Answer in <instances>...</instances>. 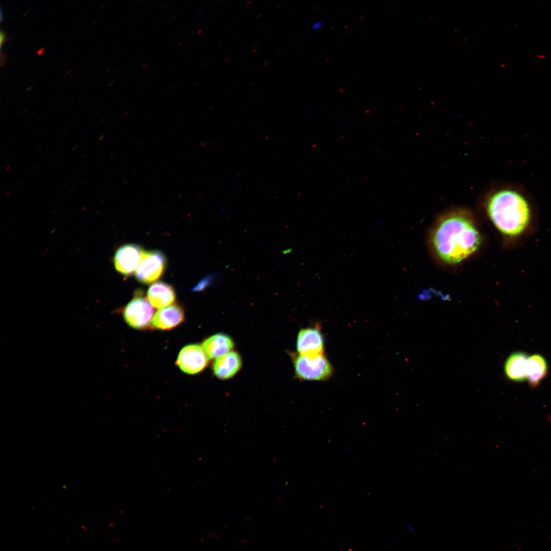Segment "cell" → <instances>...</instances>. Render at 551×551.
<instances>
[{"label":"cell","mask_w":551,"mask_h":551,"mask_svg":"<svg viewBox=\"0 0 551 551\" xmlns=\"http://www.w3.org/2000/svg\"><path fill=\"white\" fill-rule=\"evenodd\" d=\"M218 277V274L216 272L208 275L201 281L196 287H195V289L202 290L211 286L216 282Z\"/></svg>","instance_id":"cell-15"},{"label":"cell","mask_w":551,"mask_h":551,"mask_svg":"<svg viewBox=\"0 0 551 551\" xmlns=\"http://www.w3.org/2000/svg\"><path fill=\"white\" fill-rule=\"evenodd\" d=\"M242 360L239 354L231 351L215 360L212 369L214 375L221 380L232 378L240 370Z\"/></svg>","instance_id":"cell-10"},{"label":"cell","mask_w":551,"mask_h":551,"mask_svg":"<svg viewBox=\"0 0 551 551\" xmlns=\"http://www.w3.org/2000/svg\"><path fill=\"white\" fill-rule=\"evenodd\" d=\"M184 320L183 308L178 305H172L156 312L152 321V327L157 330H170L181 324Z\"/></svg>","instance_id":"cell-9"},{"label":"cell","mask_w":551,"mask_h":551,"mask_svg":"<svg viewBox=\"0 0 551 551\" xmlns=\"http://www.w3.org/2000/svg\"><path fill=\"white\" fill-rule=\"evenodd\" d=\"M144 250L135 244H127L119 247L114 257L115 269L124 276H130L138 267Z\"/></svg>","instance_id":"cell-7"},{"label":"cell","mask_w":551,"mask_h":551,"mask_svg":"<svg viewBox=\"0 0 551 551\" xmlns=\"http://www.w3.org/2000/svg\"><path fill=\"white\" fill-rule=\"evenodd\" d=\"M431 242L441 261L454 265L479 249L482 236L471 214L458 209L450 210L439 218L432 231Z\"/></svg>","instance_id":"cell-2"},{"label":"cell","mask_w":551,"mask_h":551,"mask_svg":"<svg viewBox=\"0 0 551 551\" xmlns=\"http://www.w3.org/2000/svg\"><path fill=\"white\" fill-rule=\"evenodd\" d=\"M147 296L151 304L157 309H162L172 304L176 298L173 287L163 282L153 284L148 289Z\"/></svg>","instance_id":"cell-12"},{"label":"cell","mask_w":551,"mask_h":551,"mask_svg":"<svg viewBox=\"0 0 551 551\" xmlns=\"http://www.w3.org/2000/svg\"><path fill=\"white\" fill-rule=\"evenodd\" d=\"M547 363L541 355L534 354L528 357L527 368V380L532 386H536L547 373Z\"/></svg>","instance_id":"cell-14"},{"label":"cell","mask_w":551,"mask_h":551,"mask_svg":"<svg viewBox=\"0 0 551 551\" xmlns=\"http://www.w3.org/2000/svg\"><path fill=\"white\" fill-rule=\"evenodd\" d=\"M208 359L202 346L191 344L180 350L176 364L184 372L194 374L205 368L208 363Z\"/></svg>","instance_id":"cell-6"},{"label":"cell","mask_w":551,"mask_h":551,"mask_svg":"<svg viewBox=\"0 0 551 551\" xmlns=\"http://www.w3.org/2000/svg\"><path fill=\"white\" fill-rule=\"evenodd\" d=\"M140 290L135 292L133 298L123 308L122 316L131 327L138 330L149 327L154 317V310Z\"/></svg>","instance_id":"cell-4"},{"label":"cell","mask_w":551,"mask_h":551,"mask_svg":"<svg viewBox=\"0 0 551 551\" xmlns=\"http://www.w3.org/2000/svg\"><path fill=\"white\" fill-rule=\"evenodd\" d=\"M0 14H1V15H0V21H1V22H2V21L3 20V15H2V8L1 5V7H0Z\"/></svg>","instance_id":"cell-18"},{"label":"cell","mask_w":551,"mask_h":551,"mask_svg":"<svg viewBox=\"0 0 551 551\" xmlns=\"http://www.w3.org/2000/svg\"><path fill=\"white\" fill-rule=\"evenodd\" d=\"M7 40L6 33L2 30L0 32V46L2 47L3 43Z\"/></svg>","instance_id":"cell-17"},{"label":"cell","mask_w":551,"mask_h":551,"mask_svg":"<svg viewBox=\"0 0 551 551\" xmlns=\"http://www.w3.org/2000/svg\"><path fill=\"white\" fill-rule=\"evenodd\" d=\"M488 216L506 245L519 248L536 233L538 216L525 193L512 187L497 189L486 201Z\"/></svg>","instance_id":"cell-1"},{"label":"cell","mask_w":551,"mask_h":551,"mask_svg":"<svg viewBox=\"0 0 551 551\" xmlns=\"http://www.w3.org/2000/svg\"><path fill=\"white\" fill-rule=\"evenodd\" d=\"M234 343L228 335L222 333L214 334L205 339L202 344L209 358L217 359L231 352Z\"/></svg>","instance_id":"cell-11"},{"label":"cell","mask_w":551,"mask_h":551,"mask_svg":"<svg viewBox=\"0 0 551 551\" xmlns=\"http://www.w3.org/2000/svg\"><path fill=\"white\" fill-rule=\"evenodd\" d=\"M528 357L524 353L517 352L507 358L504 369L509 379L515 382H522L527 379Z\"/></svg>","instance_id":"cell-13"},{"label":"cell","mask_w":551,"mask_h":551,"mask_svg":"<svg viewBox=\"0 0 551 551\" xmlns=\"http://www.w3.org/2000/svg\"><path fill=\"white\" fill-rule=\"evenodd\" d=\"M293 363L295 373L302 380L325 381L333 374V368L324 354H299L294 358Z\"/></svg>","instance_id":"cell-3"},{"label":"cell","mask_w":551,"mask_h":551,"mask_svg":"<svg viewBox=\"0 0 551 551\" xmlns=\"http://www.w3.org/2000/svg\"><path fill=\"white\" fill-rule=\"evenodd\" d=\"M166 265L164 255L159 251H144L135 275L137 280L143 284H149L162 276Z\"/></svg>","instance_id":"cell-5"},{"label":"cell","mask_w":551,"mask_h":551,"mask_svg":"<svg viewBox=\"0 0 551 551\" xmlns=\"http://www.w3.org/2000/svg\"><path fill=\"white\" fill-rule=\"evenodd\" d=\"M324 22L321 20H316L314 21L311 25V29L313 31H317L320 29L323 26Z\"/></svg>","instance_id":"cell-16"},{"label":"cell","mask_w":551,"mask_h":551,"mask_svg":"<svg viewBox=\"0 0 551 551\" xmlns=\"http://www.w3.org/2000/svg\"><path fill=\"white\" fill-rule=\"evenodd\" d=\"M297 350L302 355L314 356L323 354L324 340L318 327L301 329L297 335Z\"/></svg>","instance_id":"cell-8"}]
</instances>
